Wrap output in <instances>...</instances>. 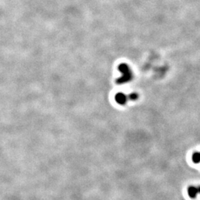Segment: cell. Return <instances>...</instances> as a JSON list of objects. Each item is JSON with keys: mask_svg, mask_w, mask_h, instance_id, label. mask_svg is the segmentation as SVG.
<instances>
[{"mask_svg": "<svg viewBox=\"0 0 200 200\" xmlns=\"http://www.w3.org/2000/svg\"><path fill=\"white\" fill-rule=\"evenodd\" d=\"M198 188V190H199V192L200 193V186H199V188Z\"/></svg>", "mask_w": 200, "mask_h": 200, "instance_id": "cell-4", "label": "cell"}, {"mask_svg": "<svg viewBox=\"0 0 200 200\" xmlns=\"http://www.w3.org/2000/svg\"><path fill=\"white\" fill-rule=\"evenodd\" d=\"M199 193V190L198 188H195L194 186H190L188 188V196H190L192 199H194L196 197V195Z\"/></svg>", "mask_w": 200, "mask_h": 200, "instance_id": "cell-2", "label": "cell"}, {"mask_svg": "<svg viewBox=\"0 0 200 200\" xmlns=\"http://www.w3.org/2000/svg\"><path fill=\"white\" fill-rule=\"evenodd\" d=\"M192 159L195 163H199L200 162V153H198V152L193 153V156H192Z\"/></svg>", "mask_w": 200, "mask_h": 200, "instance_id": "cell-3", "label": "cell"}, {"mask_svg": "<svg viewBox=\"0 0 200 200\" xmlns=\"http://www.w3.org/2000/svg\"><path fill=\"white\" fill-rule=\"evenodd\" d=\"M119 70H121L122 73H123V74H124L122 78L119 80V82H126V81H127L128 79H130L131 75H130V70H129L128 67L127 66V64H121L119 66Z\"/></svg>", "mask_w": 200, "mask_h": 200, "instance_id": "cell-1", "label": "cell"}]
</instances>
